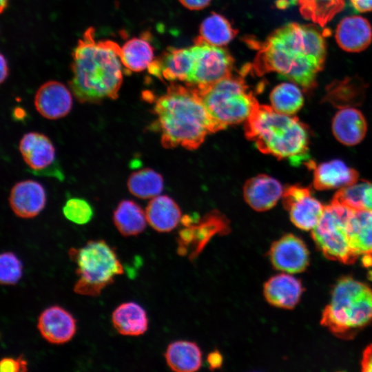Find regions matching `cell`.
<instances>
[{
    "label": "cell",
    "mask_w": 372,
    "mask_h": 372,
    "mask_svg": "<svg viewBox=\"0 0 372 372\" xmlns=\"http://www.w3.org/2000/svg\"><path fill=\"white\" fill-rule=\"evenodd\" d=\"M249 42L258 49L250 66L255 74L276 72L305 92L316 88L327 56L324 36L316 27L291 22L274 30L263 42Z\"/></svg>",
    "instance_id": "6da1fadb"
},
{
    "label": "cell",
    "mask_w": 372,
    "mask_h": 372,
    "mask_svg": "<svg viewBox=\"0 0 372 372\" xmlns=\"http://www.w3.org/2000/svg\"><path fill=\"white\" fill-rule=\"evenodd\" d=\"M89 27L72 52L70 87L79 102L99 104L115 100L123 83L121 47L111 40L96 41Z\"/></svg>",
    "instance_id": "7a4b0ae2"
},
{
    "label": "cell",
    "mask_w": 372,
    "mask_h": 372,
    "mask_svg": "<svg viewBox=\"0 0 372 372\" xmlns=\"http://www.w3.org/2000/svg\"><path fill=\"white\" fill-rule=\"evenodd\" d=\"M154 112L166 148L195 149L207 134L218 131L198 91L187 85H170L156 101Z\"/></svg>",
    "instance_id": "3957f363"
},
{
    "label": "cell",
    "mask_w": 372,
    "mask_h": 372,
    "mask_svg": "<svg viewBox=\"0 0 372 372\" xmlns=\"http://www.w3.org/2000/svg\"><path fill=\"white\" fill-rule=\"evenodd\" d=\"M244 130L247 138L262 153L293 166H314L309 155V128L296 116L258 103L245 121Z\"/></svg>",
    "instance_id": "277c9868"
},
{
    "label": "cell",
    "mask_w": 372,
    "mask_h": 372,
    "mask_svg": "<svg viewBox=\"0 0 372 372\" xmlns=\"http://www.w3.org/2000/svg\"><path fill=\"white\" fill-rule=\"evenodd\" d=\"M372 320V289L351 277H343L334 285L322 324L333 333L350 338Z\"/></svg>",
    "instance_id": "5b68a950"
},
{
    "label": "cell",
    "mask_w": 372,
    "mask_h": 372,
    "mask_svg": "<svg viewBox=\"0 0 372 372\" xmlns=\"http://www.w3.org/2000/svg\"><path fill=\"white\" fill-rule=\"evenodd\" d=\"M76 265L78 279L74 291L79 295L97 296L124 272L115 249L104 240H91L81 247L68 251Z\"/></svg>",
    "instance_id": "8992f818"
},
{
    "label": "cell",
    "mask_w": 372,
    "mask_h": 372,
    "mask_svg": "<svg viewBox=\"0 0 372 372\" xmlns=\"http://www.w3.org/2000/svg\"><path fill=\"white\" fill-rule=\"evenodd\" d=\"M243 75H231L203 90H196L218 130L245 121L258 104Z\"/></svg>",
    "instance_id": "52a82bcc"
},
{
    "label": "cell",
    "mask_w": 372,
    "mask_h": 372,
    "mask_svg": "<svg viewBox=\"0 0 372 372\" xmlns=\"http://www.w3.org/2000/svg\"><path fill=\"white\" fill-rule=\"evenodd\" d=\"M353 211L334 200L325 206L311 234L317 246L327 258L344 263H352L356 260L349 236V220Z\"/></svg>",
    "instance_id": "ba28073f"
},
{
    "label": "cell",
    "mask_w": 372,
    "mask_h": 372,
    "mask_svg": "<svg viewBox=\"0 0 372 372\" xmlns=\"http://www.w3.org/2000/svg\"><path fill=\"white\" fill-rule=\"evenodd\" d=\"M190 48L194 68L187 85L200 90L231 75L234 59L226 49L209 44L199 37Z\"/></svg>",
    "instance_id": "9c48e42d"
},
{
    "label": "cell",
    "mask_w": 372,
    "mask_h": 372,
    "mask_svg": "<svg viewBox=\"0 0 372 372\" xmlns=\"http://www.w3.org/2000/svg\"><path fill=\"white\" fill-rule=\"evenodd\" d=\"M192 220L189 216L181 220L185 227L179 232L177 251L194 260L214 236L226 234L230 227L226 217L216 211L208 213L196 224L192 225Z\"/></svg>",
    "instance_id": "30bf717a"
},
{
    "label": "cell",
    "mask_w": 372,
    "mask_h": 372,
    "mask_svg": "<svg viewBox=\"0 0 372 372\" xmlns=\"http://www.w3.org/2000/svg\"><path fill=\"white\" fill-rule=\"evenodd\" d=\"M282 203L292 223L305 231L312 230L317 225L325 207L308 187L299 185L284 189Z\"/></svg>",
    "instance_id": "8fae6325"
},
{
    "label": "cell",
    "mask_w": 372,
    "mask_h": 372,
    "mask_svg": "<svg viewBox=\"0 0 372 372\" xmlns=\"http://www.w3.org/2000/svg\"><path fill=\"white\" fill-rule=\"evenodd\" d=\"M272 266L285 273H300L309 264V251L304 242L289 234L274 241L267 253Z\"/></svg>",
    "instance_id": "7c38bea8"
},
{
    "label": "cell",
    "mask_w": 372,
    "mask_h": 372,
    "mask_svg": "<svg viewBox=\"0 0 372 372\" xmlns=\"http://www.w3.org/2000/svg\"><path fill=\"white\" fill-rule=\"evenodd\" d=\"M194 68V56L191 48H168L154 59L148 72L161 80L187 83Z\"/></svg>",
    "instance_id": "4fadbf2b"
},
{
    "label": "cell",
    "mask_w": 372,
    "mask_h": 372,
    "mask_svg": "<svg viewBox=\"0 0 372 372\" xmlns=\"http://www.w3.org/2000/svg\"><path fill=\"white\" fill-rule=\"evenodd\" d=\"M37 328L46 341L60 344L72 340L76 331V324L70 312L61 307L54 305L41 313Z\"/></svg>",
    "instance_id": "5bb4252c"
},
{
    "label": "cell",
    "mask_w": 372,
    "mask_h": 372,
    "mask_svg": "<svg viewBox=\"0 0 372 372\" xmlns=\"http://www.w3.org/2000/svg\"><path fill=\"white\" fill-rule=\"evenodd\" d=\"M34 105L42 116L55 120L69 114L72 106V96L63 83L49 81L38 89L34 97Z\"/></svg>",
    "instance_id": "9a60e30c"
},
{
    "label": "cell",
    "mask_w": 372,
    "mask_h": 372,
    "mask_svg": "<svg viewBox=\"0 0 372 372\" xmlns=\"http://www.w3.org/2000/svg\"><path fill=\"white\" fill-rule=\"evenodd\" d=\"M9 203L18 217L34 218L45 207V189L41 183L35 180L20 181L12 187L9 196Z\"/></svg>",
    "instance_id": "2e32d148"
},
{
    "label": "cell",
    "mask_w": 372,
    "mask_h": 372,
    "mask_svg": "<svg viewBox=\"0 0 372 372\" xmlns=\"http://www.w3.org/2000/svg\"><path fill=\"white\" fill-rule=\"evenodd\" d=\"M283 192L281 183L267 174H258L249 178L243 186L245 201L257 211L271 209L282 196Z\"/></svg>",
    "instance_id": "e0dca14e"
},
{
    "label": "cell",
    "mask_w": 372,
    "mask_h": 372,
    "mask_svg": "<svg viewBox=\"0 0 372 372\" xmlns=\"http://www.w3.org/2000/svg\"><path fill=\"white\" fill-rule=\"evenodd\" d=\"M19 151L26 164L37 173H45L56 161L50 139L39 132H28L20 141Z\"/></svg>",
    "instance_id": "ac0fdd59"
},
{
    "label": "cell",
    "mask_w": 372,
    "mask_h": 372,
    "mask_svg": "<svg viewBox=\"0 0 372 372\" xmlns=\"http://www.w3.org/2000/svg\"><path fill=\"white\" fill-rule=\"evenodd\" d=\"M335 38L339 47L348 52H359L372 42V27L369 21L358 15L343 18L338 24Z\"/></svg>",
    "instance_id": "d6986e66"
},
{
    "label": "cell",
    "mask_w": 372,
    "mask_h": 372,
    "mask_svg": "<svg viewBox=\"0 0 372 372\" xmlns=\"http://www.w3.org/2000/svg\"><path fill=\"white\" fill-rule=\"evenodd\" d=\"M303 287L301 282L287 273H278L269 278L264 284L263 294L272 306L291 309L299 302Z\"/></svg>",
    "instance_id": "ffe728a7"
},
{
    "label": "cell",
    "mask_w": 372,
    "mask_h": 372,
    "mask_svg": "<svg viewBox=\"0 0 372 372\" xmlns=\"http://www.w3.org/2000/svg\"><path fill=\"white\" fill-rule=\"evenodd\" d=\"M312 169L318 190L341 189L358 181V172L339 159L315 164Z\"/></svg>",
    "instance_id": "44dd1931"
},
{
    "label": "cell",
    "mask_w": 372,
    "mask_h": 372,
    "mask_svg": "<svg viewBox=\"0 0 372 372\" xmlns=\"http://www.w3.org/2000/svg\"><path fill=\"white\" fill-rule=\"evenodd\" d=\"M332 132L342 144L353 146L360 143L367 131V123L362 113L354 107L342 108L332 120Z\"/></svg>",
    "instance_id": "7402d4cb"
},
{
    "label": "cell",
    "mask_w": 372,
    "mask_h": 372,
    "mask_svg": "<svg viewBox=\"0 0 372 372\" xmlns=\"http://www.w3.org/2000/svg\"><path fill=\"white\" fill-rule=\"evenodd\" d=\"M367 85L357 76L335 80L326 87L324 101L342 109L360 105L365 96Z\"/></svg>",
    "instance_id": "603a6c76"
},
{
    "label": "cell",
    "mask_w": 372,
    "mask_h": 372,
    "mask_svg": "<svg viewBox=\"0 0 372 372\" xmlns=\"http://www.w3.org/2000/svg\"><path fill=\"white\" fill-rule=\"evenodd\" d=\"M145 214L149 225L159 232L173 230L182 220L178 205L167 196L154 197L147 204Z\"/></svg>",
    "instance_id": "cb8c5ba5"
},
{
    "label": "cell",
    "mask_w": 372,
    "mask_h": 372,
    "mask_svg": "<svg viewBox=\"0 0 372 372\" xmlns=\"http://www.w3.org/2000/svg\"><path fill=\"white\" fill-rule=\"evenodd\" d=\"M112 322L115 329L121 335L138 336L148 329V318L145 310L134 302H124L112 312Z\"/></svg>",
    "instance_id": "d4e9b609"
},
{
    "label": "cell",
    "mask_w": 372,
    "mask_h": 372,
    "mask_svg": "<svg viewBox=\"0 0 372 372\" xmlns=\"http://www.w3.org/2000/svg\"><path fill=\"white\" fill-rule=\"evenodd\" d=\"M165 358L169 367L177 372H194L202 365V352L199 346L191 341L178 340L167 347Z\"/></svg>",
    "instance_id": "484cf974"
},
{
    "label": "cell",
    "mask_w": 372,
    "mask_h": 372,
    "mask_svg": "<svg viewBox=\"0 0 372 372\" xmlns=\"http://www.w3.org/2000/svg\"><path fill=\"white\" fill-rule=\"evenodd\" d=\"M351 248L356 258L372 256V211L354 210L349 220Z\"/></svg>",
    "instance_id": "4316f807"
},
{
    "label": "cell",
    "mask_w": 372,
    "mask_h": 372,
    "mask_svg": "<svg viewBox=\"0 0 372 372\" xmlns=\"http://www.w3.org/2000/svg\"><path fill=\"white\" fill-rule=\"evenodd\" d=\"M154 48L149 41V34L127 40L121 48L120 58L123 65L130 72H141L154 60Z\"/></svg>",
    "instance_id": "83f0119b"
},
{
    "label": "cell",
    "mask_w": 372,
    "mask_h": 372,
    "mask_svg": "<svg viewBox=\"0 0 372 372\" xmlns=\"http://www.w3.org/2000/svg\"><path fill=\"white\" fill-rule=\"evenodd\" d=\"M114 224L125 237L142 233L146 227V214L139 205L131 200L121 201L113 213Z\"/></svg>",
    "instance_id": "f1b7e54d"
},
{
    "label": "cell",
    "mask_w": 372,
    "mask_h": 372,
    "mask_svg": "<svg viewBox=\"0 0 372 372\" xmlns=\"http://www.w3.org/2000/svg\"><path fill=\"white\" fill-rule=\"evenodd\" d=\"M199 33V37L207 43L220 47L231 41L238 30L224 16L214 12L201 23Z\"/></svg>",
    "instance_id": "f546056e"
},
{
    "label": "cell",
    "mask_w": 372,
    "mask_h": 372,
    "mask_svg": "<svg viewBox=\"0 0 372 372\" xmlns=\"http://www.w3.org/2000/svg\"><path fill=\"white\" fill-rule=\"evenodd\" d=\"M301 15L306 19L324 27L339 12L345 4L344 0H294Z\"/></svg>",
    "instance_id": "4dcf8cb0"
},
{
    "label": "cell",
    "mask_w": 372,
    "mask_h": 372,
    "mask_svg": "<svg viewBox=\"0 0 372 372\" xmlns=\"http://www.w3.org/2000/svg\"><path fill=\"white\" fill-rule=\"evenodd\" d=\"M271 107L278 112L293 115L304 105L300 87L293 82H283L275 86L269 96Z\"/></svg>",
    "instance_id": "1f68e13d"
},
{
    "label": "cell",
    "mask_w": 372,
    "mask_h": 372,
    "mask_svg": "<svg viewBox=\"0 0 372 372\" xmlns=\"http://www.w3.org/2000/svg\"><path fill=\"white\" fill-rule=\"evenodd\" d=\"M129 192L139 198L157 196L163 190V179L161 174L149 168L133 172L127 183Z\"/></svg>",
    "instance_id": "d6a6232c"
},
{
    "label": "cell",
    "mask_w": 372,
    "mask_h": 372,
    "mask_svg": "<svg viewBox=\"0 0 372 372\" xmlns=\"http://www.w3.org/2000/svg\"><path fill=\"white\" fill-rule=\"evenodd\" d=\"M65 217L77 225L89 223L94 216V210L90 204L83 198H71L63 207Z\"/></svg>",
    "instance_id": "836d02e7"
},
{
    "label": "cell",
    "mask_w": 372,
    "mask_h": 372,
    "mask_svg": "<svg viewBox=\"0 0 372 372\" xmlns=\"http://www.w3.org/2000/svg\"><path fill=\"white\" fill-rule=\"evenodd\" d=\"M23 274V266L19 258L12 252H3L0 256V282L2 285H13Z\"/></svg>",
    "instance_id": "e575fe53"
},
{
    "label": "cell",
    "mask_w": 372,
    "mask_h": 372,
    "mask_svg": "<svg viewBox=\"0 0 372 372\" xmlns=\"http://www.w3.org/2000/svg\"><path fill=\"white\" fill-rule=\"evenodd\" d=\"M366 180H362L341 188L332 200L338 201L353 210L363 209L362 196Z\"/></svg>",
    "instance_id": "d590c367"
},
{
    "label": "cell",
    "mask_w": 372,
    "mask_h": 372,
    "mask_svg": "<svg viewBox=\"0 0 372 372\" xmlns=\"http://www.w3.org/2000/svg\"><path fill=\"white\" fill-rule=\"evenodd\" d=\"M1 372H25L28 370V362L21 355L17 358L6 357L0 362Z\"/></svg>",
    "instance_id": "8d00e7d4"
},
{
    "label": "cell",
    "mask_w": 372,
    "mask_h": 372,
    "mask_svg": "<svg viewBox=\"0 0 372 372\" xmlns=\"http://www.w3.org/2000/svg\"><path fill=\"white\" fill-rule=\"evenodd\" d=\"M186 8L198 10L206 8L211 0H178Z\"/></svg>",
    "instance_id": "74e56055"
},
{
    "label": "cell",
    "mask_w": 372,
    "mask_h": 372,
    "mask_svg": "<svg viewBox=\"0 0 372 372\" xmlns=\"http://www.w3.org/2000/svg\"><path fill=\"white\" fill-rule=\"evenodd\" d=\"M207 360L210 369L214 370L222 366L223 358L220 352L218 350H215L208 355Z\"/></svg>",
    "instance_id": "f35d334b"
},
{
    "label": "cell",
    "mask_w": 372,
    "mask_h": 372,
    "mask_svg": "<svg viewBox=\"0 0 372 372\" xmlns=\"http://www.w3.org/2000/svg\"><path fill=\"white\" fill-rule=\"evenodd\" d=\"M362 208L372 211V183L369 181H366L363 192Z\"/></svg>",
    "instance_id": "ab89813d"
},
{
    "label": "cell",
    "mask_w": 372,
    "mask_h": 372,
    "mask_svg": "<svg viewBox=\"0 0 372 372\" xmlns=\"http://www.w3.org/2000/svg\"><path fill=\"white\" fill-rule=\"evenodd\" d=\"M353 8L359 12L372 11V0H350Z\"/></svg>",
    "instance_id": "60d3db41"
},
{
    "label": "cell",
    "mask_w": 372,
    "mask_h": 372,
    "mask_svg": "<svg viewBox=\"0 0 372 372\" xmlns=\"http://www.w3.org/2000/svg\"><path fill=\"white\" fill-rule=\"evenodd\" d=\"M362 369L363 371L372 372V344L369 345L364 351Z\"/></svg>",
    "instance_id": "b9f144b4"
},
{
    "label": "cell",
    "mask_w": 372,
    "mask_h": 372,
    "mask_svg": "<svg viewBox=\"0 0 372 372\" xmlns=\"http://www.w3.org/2000/svg\"><path fill=\"white\" fill-rule=\"evenodd\" d=\"M1 60V73H0V82L3 83L9 75V67L8 62L7 59L3 56V54H1L0 56Z\"/></svg>",
    "instance_id": "7bdbcfd3"
},
{
    "label": "cell",
    "mask_w": 372,
    "mask_h": 372,
    "mask_svg": "<svg viewBox=\"0 0 372 372\" xmlns=\"http://www.w3.org/2000/svg\"><path fill=\"white\" fill-rule=\"evenodd\" d=\"M362 262L364 267H369L372 266V256L371 255H363Z\"/></svg>",
    "instance_id": "ee69618b"
},
{
    "label": "cell",
    "mask_w": 372,
    "mask_h": 372,
    "mask_svg": "<svg viewBox=\"0 0 372 372\" xmlns=\"http://www.w3.org/2000/svg\"><path fill=\"white\" fill-rule=\"evenodd\" d=\"M9 0H0V12L3 13V11L8 8Z\"/></svg>",
    "instance_id": "f6af8a7d"
}]
</instances>
